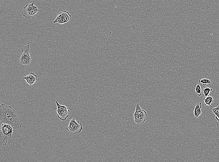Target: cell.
Here are the masks:
<instances>
[{"label": "cell", "instance_id": "30bf717a", "mask_svg": "<svg viewBox=\"0 0 219 162\" xmlns=\"http://www.w3.org/2000/svg\"><path fill=\"white\" fill-rule=\"evenodd\" d=\"M201 108L202 103L201 102L196 104L193 111L194 117L195 118H198L200 115L202 114L201 110Z\"/></svg>", "mask_w": 219, "mask_h": 162}, {"label": "cell", "instance_id": "5b68a950", "mask_svg": "<svg viewBox=\"0 0 219 162\" xmlns=\"http://www.w3.org/2000/svg\"><path fill=\"white\" fill-rule=\"evenodd\" d=\"M31 60V57L30 52V45L28 44L22 48L19 60L21 64L27 65L30 64Z\"/></svg>", "mask_w": 219, "mask_h": 162}, {"label": "cell", "instance_id": "7a4b0ae2", "mask_svg": "<svg viewBox=\"0 0 219 162\" xmlns=\"http://www.w3.org/2000/svg\"><path fill=\"white\" fill-rule=\"evenodd\" d=\"M0 145H6L8 140L11 137L14 130L9 124L0 123Z\"/></svg>", "mask_w": 219, "mask_h": 162}, {"label": "cell", "instance_id": "8992f818", "mask_svg": "<svg viewBox=\"0 0 219 162\" xmlns=\"http://www.w3.org/2000/svg\"><path fill=\"white\" fill-rule=\"evenodd\" d=\"M68 125L66 129L70 133L73 134H76L80 133L82 129V126L79 121L77 122L76 118L73 117L68 122Z\"/></svg>", "mask_w": 219, "mask_h": 162}, {"label": "cell", "instance_id": "52a82bcc", "mask_svg": "<svg viewBox=\"0 0 219 162\" xmlns=\"http://www.w3.org/2000/svg\"><path fill=\"white\" fill-rule=\"evenodd\" d=\"M57 105L56 112L58 118L60 120L64 121L69 116L70 111L66 106L60 104L56 101Z\"/></svg>", "mask_w": 219, "mask_h": 162}, {"label": "cell", "instance_id": "9c48e42d", "mask_svg": "<svg viewBox=\"0 0 219 162\" xmlns=\"http://www.w3.org/2000/svg\"><path fill=\"white\" fill-rule=\"evenodd\" d=\"M30 85L34 84L37 80V76L33 73H31L28 75L22 77Z\"/></svg>", "mask_w": 219, "mask_h": 162}, {"label": "cell", "instance_id": "4fadbf2b", "mask_svg": "<svg viewBox=\"0 0 219 162\" xmlns=\"http://www.w3.org/2000/svg\"><path fill=\"white\" fill-rule=\"evenodd\" d=\"M212 110L213 113L216 115V119L219 122V106L212 108Z\"/></svg>", "mask_w": 219, "mask_h": 162}, {"label": "cell", "instance_id": "277c9868", "mask_svg": "<svg viewBox=\"0 0 219 162\" xmlns=\"http://www.w3.org/2000/svg\"><path fill=\"white\" fill-rule=\"evenodd\" d=\"M147 112L143 109L141 108L138 103L136 106L135 110L133 115V118L135 122L137 125L142 124L146 121V117L147 116Z\"/></svg>", "mask_w": 219, "mask_h": 162}, {"label": "cell", "instance_id": "9a60e30c", "mask_svg": "<svg viewBox=\"0 0 219 162\" xmlns=\"http://www.w3.org/2000/svg\"><path fill=\"white\" fill-rule=\"evenodd\" d=\"M195 91L198 96H200L202 95L201 87L199 84H197L196 85L195 88Z\"/></svg>", "mask_w": 219, "mask_h": 162}, {"label": "cell", "instance_id": "6da1fadb", "mask_svg": "<svg viewBox=\"0 0 219 162\" xmlns=\"http://www.w3.org/2000/svg\"><path fill=\"white\" fill-rule=\"evenodd\" d=\"M0 123L10 125L14 131L21 127L22 124L21 118L16 110L4 104L0 105Z\"/></svg>", "mask_w": 219, "mask_h": 162}, {"label": "cell", "instance_id": "3957f363", "mask_svg": "<svg viewBox=\"0 0 219 162\" xmlns=\"http://www.w3.org/2000/svg\"><path fill=\"white\" fill-rule=\"evenodd\" d=\"M35 1L27 4L24 7L21 12L22 15L27 19H30L35 16L39 11L37 6L34 5Z\"/></svg>", "mask_w": 219, "mask_h": 162}, {"label": "cell", "instance_id": "ba28073f", "mask_svg": "<svg viewBox=\"0 0 219 162\" xmlns=\"http://www.w3.org/2000/svg\"><path fill=\"white\" fill-rule=\"evenodd\" d=\"M71 15L68 12L66 11L61 12L58 13L53 23L64 24L69 22L71 20Z\"/></svg>", "mask_w": 219, "mask_h": 162}, {"label": "cell", "instance_id": "8fae6325", "mask_svg": "<svg viewBox=\"0 0 219 162\" xmlns=\"http://www.w3.org/2000/svg\"><path fill=\"white\" fill-rule=\"evenodd\" d=\"M214 101V98L212 96H208L203 98V103L205 105L210 106L212 102Z\"/></svg>", "mask_w": 219, "mask_h": 162}, {"label": "cell", "instance_id": "7c38bea8", "mask_svg": "<svg viewBox=\"0 0 219 162\" xmlns=\"http://www.w3.org/2000/svg\"><path fill=\"white\" fill-rule=\"evenodd\" d=\"M198 82L201 83L203 86H205L207 84H211L212 82V81L210 79H203L198 80Z\"/></svg>", "mask_w": 219, "mask_h": 162}, {"label": "cell", "instance_id": "5bb4252c", "mask_svg": "<svg viewBox=\"0 0 219 162\" xmlns=\"http://www.w3.org/2000/svg\"><path fill=\"white\" fill-rule=\"evenodd\" d=\"M212 89L208 87H205L203 90V92L205 97L208 96Z\"/></svg>", "mask_w": 219, "mask_h": 162}]
</instances>
